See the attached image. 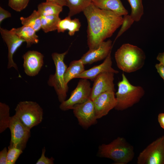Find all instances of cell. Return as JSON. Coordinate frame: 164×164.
<instances>
[{
    "label": "cell",
    "instance_id": "6",
    "mask_svg": "<svg viewBox=\"0 0 164 164\" xmlns=\"http://www.w3.org/2000/svg\"><path fill=\"white\" fill-rule=\"evenodd\" d=\"M15 110V115L25 126L30 129L40 123L43 119V109L36 102L20 101L17 104Z\"/></svg>",
    "mask_w": 164,
    "mask_h": 164
},
{
    "label": "cell",
    "instance_id": "29",
    "mask_svg": "<svg viewBox=\"0 0 164 164\" xmlns=\"http://www.w3.org/2000/svg\"><path fill=\"white\" fill-rule=\"evenodd\" d=\"M71 17L68 16L64 19H60L58 22L57 30L58 32H64L68 30L71 21Z\"/></svg>",
    "mask_w": 164,
    "mask_h": 164
},
{
    "label": "cell",
    "instance_id": "30",
    "mask_svg": "<svg viewBox=\"0 0 164 164\" xmlns=\"http://www.w3.org/2000/svg\"><path fill=\"white\" fill-rule=\"evenodd\" d=\"M81 25L79 19L75 18L72 19L68 30V34L70 36H73L76 32L79 31Z\"/></svg>",
    "mask_w": 164,
    "mask_h": 164
},
{
    "label": "cell",
    "instance_id": "4",
    "mask_svg": "<svg viewBox=\"0 0 164 164\" xmlns=\"http://www.w3.org/2000/svg\"><path fill=\"white\" fill-rule=\"evenodd\" d=\"M122 79L118 83V89L115 94L117 103L115 109L123 111L138 103L143 97L145 91L141 86L131 84L124 73Z\"/></svg>",
    "mask_w": 164,
    "mask_h": 164
},
{
    "label": "cell",
    "instance_id": "31",
    "mask_svg": "<svg viewBox=\"0 0 164 164\" xmlns=\"http://www.w3.org/2000/svg\"><path fill=\"white\" fill-rule=\"evenodd\" d=\"M46 149L44 147L42 150L41 157L36 163V164H53L54 163V159L53 157L49 158L45 156Z\"/></svg>",
    "mask_w": 164,
    "mask_h": 164
},
{
    "label": "cell",
    "instance_id": "14",
    "mask_svg": "<svg viewBox=\"0 0 164 164\" xmlns=\"http://www.w3.org/2000/svg\"><path fill=\"white\" fill-rule=\"evenodd\" d=\"M23 67L26 74L33 77L37 75L43 65L44 56L35 50H29L22 56Z\"/></svg>",
    "mask_w": 164,
    "mask_h": 164
},
{
    "label": "cell",
    "instance_id": "27",
    "mask_svg": "<svg viewBox=\"0 0 164 164\" xmlns=\"http://www.w3.org/2000/svg\"><path fill=\"white\" fill-rule=\"evenodd\" d=\"M134 22L130 15L128 14L124 15L121 27L118 32L114 41L130 28Z\"/></svg>",
    "mask_w": 164,
    "mask_h": 164
},
{
    "label": "cell",
    "instance_id": "9",
    "mask_svg": "<svg viewBox=\"0 0 164 164\" xmlns=\"http://www.w3.org/2000/svg\"><path fill=\"white\" fill-rule=\"evenodd\" d=\"M81 79L70 97L61 103L59 106L61 110L72 109L75 105L84 103L90 98L91 91L90 83L87 79Z\"/></svg>",
    "mask_w": 164,
    "mask_h": 164
},
{
    "label": "cell",
    "instance_id": "5",
    "mask_svg": "<svg viewBox=\"0 0 164 164\" xmlns=\"http://www.w3.org/2000/svg\"><path fill=\"white\" fill-rule=\"evenodd\" d=\"M68 52V50L61 53L56 52L52 53L55 72L54 74L50 75L47 81L48 85L54 88L61 103L66 100L68 89L67 84L64 80V74L67 67L64 62L65 56Z\"/></svg>",
    "mask_w": 164,
    "mask_h": 164
},
{
    "label": "cell",
    "instance_id": "26",
    "mask_svg": "<svg viewBox=\"0 0 164 164\" xmlns=\"http://www.w3.org/2000/svg\"><path fill=\"white\" fill-rule=\"evenodd\" d=\"M22 150L13 147L8 146L7 155V164H15L20 155Z\"/></svg>",
    "mask_w": 164,
    "mask_h": 164
},
{
    "label": "cell",
    "instance_id": "12",
    "mask_svg": "<svg viewBox=\"0 0 164 164\" xmlns=\"http://www.w3.org/2000/svg\"><path fill=\"white\" fill-rule=\"evenodd\" d=\"M0 32L3 40L8 48V64L7 68L14 67L18 71L16 64L13 61V56L17 49L25 40L20 38L10 30L0 28Z\"/></svg>",
    "mask_w": 164,
    "mask_h": 164
},
{
    "label": "cell",
    "instance_id": "32",
    "mask_svg": "<svg viewBox=\"0 0 164 164\" xmlns=\"http://www.w3.org/2000/svg\"><path fill=\"white\" fill-rule=\"evenodd\" d=\"M8 151L6 147H5L0 152V164H7V155Z\"/></svg>",
    "mask_w": 164,
    "mask_h": 164
},
{
    "label": "cell",
    "instance_id": "18",
    "mask_svg": "<svg viewBox=\"0 0 164 164\" xmlns=\"http://www.w3.org/2000/svg\"><path fill=\"white\" fill-rule=\"evenodd\" d=\"M10 30L24 39L27 43V47L39 42L38 36L36 34V32L31 27L23 26L17 28H13Z\"/></svg>",
    "mask_w": 164,
    "mask_h": 164
},
{
    "label": "cell",
    "instance_id": "1",
    "mask_svg": "<svg viewBox=\"0 0 164 164\" xmlns=\"http://www.w3.org/2000/svg\"><path fill=\"white\" fill-rule=\"evenodd\" d=\"M87 20L89 49L97 48L121 26L123 17L113 12L101 9L92 3L83 11Z\"/></svg>",
    "mask_w": 164,
    "mask_h": 164
},
{
    "label": "cell",
    "instance_id": "11",
    "mask_svg": "<svg viewBox=\"0 0 164 164\" xmlns=\"http://www.w3.org/2000/svg\"><path fill=\"white\" fill-rule=\"evenodd\" d=\"M114 73L105 72L98 75L94 80L90 98L93 101L98 96L108 92H115Z\"/></svg>",
    "mask_w": 164,
    "mask_h": 164
},
{
    "label": "cell",
    "instance_id": "28",
    "mask_svg": "<svg viewBox=\"0 0 164 164\" xmlns=\"http://www.w3.org/2000/svg\"><path fill=\"white\" fill-rule=\"evenodd\" d=\"M30 0H8V5L17 12H20L27 6Z\"/></svg>",
    "mask_w": 164,
    "mask_h": 164
},
{
    "label": "cell",
    "instance_id": "23",
    "mask_svg": "<svg viewBox=\"0 0 164 164\" xmlns=\"http://www.w3.org/2000/svg\"><path fill=\"white\" fill-rule=\"evenodd\" d=\"M41 17L37 11L34 10L29 16L21 17L20 20L23 26L31 27L36 32L41 29Z\"/></svg>",
    "mask_w": 164,
    "mask_h": 164
},
{
    "label": "cell",
    "instance_id": "8",
    "mask_svg": "<svg viewBox=\"0 0 164 164\" xmlns=\"http://www.w3.org/2000/svg\"><path fill=\"white\" fill-rule=\"evenodd\" d=\"M9 128L11 136L9 146L23 151L30 137L31 129L25 126L15 115L11 117Z\"/></svg>",
    "mask_w": 164,
    "mask_h": 164
},
{
    "label": "cell",
    "instance_id": "16",
    "mask_svg": "<svg viewBox=\"0 0 164 164\" xmlns=\"http://www.w3.org/2000/svg\"><path fill=\"white\" fill-rule=\"evenodd\" d=\"M111 52L110 53L102 63L88 70H85L76 78L90 79L94 81L98 75L105 72H112L115 74L118 73V71L114 69L112 67Z\"/></svg>",
    "mask_w": 164,
    "mask_h": 164
},
{
    "label": "cell",
    "instance_id": "3",
    "mask_svg": "<svg viewBox=\"0 0 164 164\" xmlns=\"http://www.w3.org/2000/svg\"><path fill=\"white\" fill-rule=\"evenodd\" d=\"M99 156L110 159L116 164H127L134 158L133 147L124 138L118 137L111 143L98 148Z\"/></svg>",
    "mask_w": 164,
    "mask_h": 164
},
{
    "label": "cell",
    "instance_id": "34",
    "mask_svg": "<svg viewBox=\"0 0 164 164\" xmlns=\"http://www.w3.org/2000/svg\"><path fill=\"white\" fill-rule=\"evenodd\" d=\"M155 67L160 76L163 80L164 81V65L161 63L156 64Z\"/></svg>",
    "mask_w": 164,
    "mask_h": 164
},
{
    "label": "cell",
    "instance_id": "24",
    "mask_svg": "<svg viewBox=\"0 0 164 164\" xmlns=\"http://www.w3.org/2000/svg\"><path fill=\"white\" fill-rule=\"evenodd\" d=\"M10 108L7 104L0 102V133L9 128L11 117Z\"/></svg>",
    "mask_w": 164,
    "mask_h": 164
},
{
    "label": "cell",
    "instance_id": "17",
    "mask_svg": "<svg viewBox=\"0 0 164 164\" xmlns=\"http://www.w3.org/2000/svg\"><path fill=\"white\" fill-rule=\"evenodd\" d=\"M92 3L101 9L112 11L120 16L128 13L121 0H92Z\"/></svg>",
    "mask_w": 164,
    "mask_h": 164
},
{
    "label": "cell",
    "instance_id": "13",
    "mask_svg": "<svg viewBox=\"0 0 164 164\" xmlns=\"http://www.w3.org/2000/svg\"><path fill=\"white\" fill-rule=\"evenodd\" d=\"M115 92H108L101 94L93 101L97 119L106 115L116 107L117 101Z\"/></svg>",
    "mask_w": 164,
    "mask_h": 164
},
{
    "label": "cell",
    "instance_id": "10",
    "mask_svg": "<svg viewBox=\"0 0 164 164\" xmlns=\"http://www.w3.org/2000/svg\"><path fill=\"white\" fill-rule=\"evenodd\" d=\"M79 124L87 128L96 123L97 119L93 100L90 98L85 102L75 105L73 108Z\"/></svg>",
    "mask_w": 164,
    "mask_h": 164
},
{
    "label": "cell",
    "instance_id": "33",
    "mask_svg": "<svg viewBox=\"0 0 164 164\" xmlns=\"http://www.w3.org/2000/svg\"><path fill=\"white\" fill-rule=\"evenodd\" d=\"M11 14L8 11L0 7V24L5 19L10 17Z\"/></svg>",
    "mask_w": 164,
    "mask_h": 164
},
{
    "label": "cell",
    "instance_id": "15",
    "mask_svg": "<svg viewBox=\"0 0 164 164\" xmlns=\"http://www.w3.org/2000/svg\"><path fill=\"white\" fill-rule=\"evenodd\" d=\"M112 41L109 39L102 42L96 48L89 49L80 58L84 64H91L106 57L111 52Z\"/></svg>",
    "mask_w": 164,
    "mask_h": 164
},
{
    "label": "cell",
    "instance_id": "35",
    "mask_svg": "<svg viewBox=\"0 0 164 164\" xmlns=\"http://www.w3.org/2000/svg\"><path fill=\"white\" fill-rule=\"evenodd\" d=\"M46 2L52 3L62 7L67 6V0H46Z\"/></svg>",
    "mask_w": 164,
    "mask_h": 164
},
{
    "label": "cell",
    "instance_id": "19",
    "mask_svg": "<svg viewBox=\"0 0 164 164\" xmlns=\"http://www.w3.org/2000/svg\"><path fill=\"white\" fill-rule=\"evenodd\" d=\"M85 70L84 65L80 59L72 61L67 67L64 74L65 83L67 84L71 80L76 78Z\"/></svg>",
    "mask_w": 164,
    "mask_h": 164
},
{
    "label": "cell",
    "instance_id": "7",
    "mask_svg": "<svg viewBox=\"0 0 164 164\" xmlns=\"http://www.w3.org/2000/svg\"><path fill=\"white\" fill-rule=\"evenodd\" d=\"M137 164H164V135L149 145L139 154Z\"/></svg>",
    "mask_w": 164,
    "mask_h": 164
},
{
    "label": "cell",
    "instance_id": "2",
    "mask_svg": "<svg viewBox=\"0 0 164 164\" xmlns=\"http://www.w3.org/2000/svg\"><path fill=\"white\" fill-rule=\"evenodd\" d=\"M115 58L118 68L123 72H135L144 65L145 55L138 46L129 43L122 45L115 52Z\"/></svg>",
    "mask_w": 164,
    "mask_h": 164
},
{
    "label": "cell",
    "instance_id": "20",
    "mask_svg": "<svg viewBox=\"0 0 164 164\" xmlns=\"http://www.w3.org/2000/svg\"><path fill=\"white\" fill-rule=\"evenodd\" d=\"M62 10L63 7L46 2L41 3L38 5L37 11L41 16L51 15H59Z\"/></svg>",
    "mask_w": 164,
    "mask_h": 164
},
{
    "label": "cell",
    "instance_id": "25",
    "mask_svg": "<svg viewBox=\"0 0 164 164\" xmlns=\"http://www.w3.org/2000/svg\"><path fill=\"white\" fill-rule=\"evenodd\" d=\"M131 9V17L135 22H138L144 14L142 0H127Z\"/></svg>",
    "mask_w": 164,
    "mask_h": 164
},
{
    "label": "cell",
    "instance_id": "22",
    "mask_svg": "<svg viewBox=\"0 0 164 164\" xmlns=\"http://www.w3.org/2000/svg\"><path fill=\"white\" fill-rule=\"evenodd\" d=\"M60 19L58 15L41 16V29L45 33L56 30H57L58 22Z\"/></svg>",
    "mask_w": 164,
    "mask_h": 164
},
{
    "label": "cell",
    "instance_id": "36",
    "mask_svg": "<svg viewBox=\"0 0 164 164\" xmlns=\"http://www.w3.org/2000/svg\"><path fill=\"white\" fill-rule=\"evenodd\" d=\"M158 119L161 127L164 129V113H160L158 115Z\"/></svg>",
    "mask_w": 164,
    "mask_h": 164
},
{
    "label": "cell",
    "instance_id": "21",
    "mask_svg": "<svg viewBox=\"0 0 164 164\" xmlns=\"http://www.w3.org/2000/svg\"><path fill=\"white\" fill-rule=\"evenodd\" d=\"M92 0H67L69 9L68 16H72L83 12L91 3Z\"/></svg>",
    "mask_w": 164,
    "mask_h": 164
},
{
    "label": "cell",
    "instance_id": "37",
    "mask_svg": "<svg viewBox=\"0 0 164 164\" xmlns=\"http://www.w3.org/2000/svg\"><path fill=\"white\" fill-rule=\"evenodd\" d=\"M156 59L160 63H161L164 65V52L159 53L158 54Z\"/></svg>",
    "mask_w": 164,
    "mask_h": 164
}]
</instances>
